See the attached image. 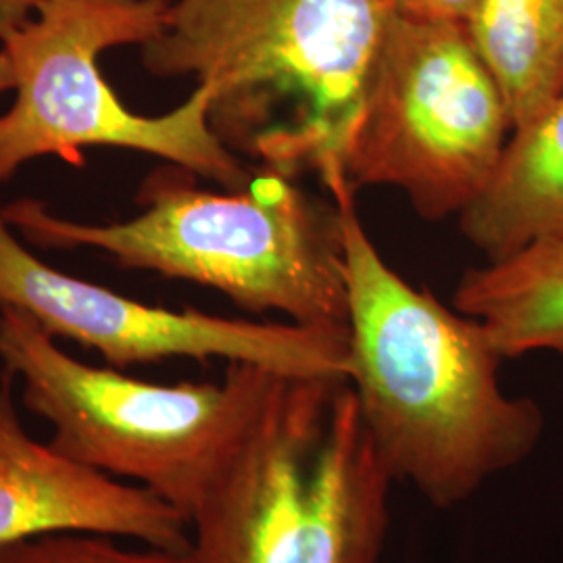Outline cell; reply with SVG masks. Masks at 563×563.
I'll return each instance as SVG.
<instances>
[{"label":"cell","mask_w":563,"mask_h":563,"mask_svg":"<svg viewBox=\"0 0 563 563\" xmlns=\"http://www.w3.org/2000/svg\"><path fill=\"white\" fill-rule=\"evenodd\" d=\"M453 307L483 323L504 360H563V239L537 241L462 276Z\"/></svg>","instance_id":"8fae6325"},{"label":"cell","mask_w":563,"mask_h":563,"mask_svg":"<svg viewBox=\"0 0 563 563\" xmlns=\"http://www.w3.org/2000/svg\"><path fill=\"white\" fill-rule=\"evenodd\" d=\"M463 23L514 130L563 97V0H478Z\"/></svg>","instance_id":"7c38bea8"},{"label":"cell","mask_w":563,"mask_h":563,"mask_svg":"<svg viewBox=\"0 0 563 563\" xmlns=\"http://www.w3.org/2000/svg\"><path fill=\"white\" fill-rule=\"evenodd\" d=\"M0 360L20 376L23 405L53 426L60 455L139 483L186 520L223 451L282 376L230 363L220 384L144 383L74 360L9 305H0Z\"/></svg>","instance_id":"5b68a950"},{"label":"cell","mask_w":563,"mask_h":563,"mask_svg":"<svg viewBox=\"0 0 563 563\" xmlns=\"http://www.w3.org/2000/svg\"><path fill=\"white\" fill-rule=\"evenodd\" d=\"M44 0H0V42H7L38 13Z\"/></svg>","instance_id":"9a60e30c"},{"label":"cell","mask_w":563,"mask_h":563,"mask_svg":"<svg viewBox=\"0 0 563 563\" xmlns=\"http://www.w3.org/2000/svg\"><path fill=\"white\" fill-rule=\"evenodd\" d=\"M341 223L349 302V384L395 484L439 509L470 501L543 439L539 402L509 397L483 323L384 262L344 174L325 180Z\"/></svg>","instance_id":"6da1fadb"},{"label":"cell","mask_w":563,"mask_h":563,"mask_svg":"<svg viewBox=\"0 0 563 563\" xmlns=\"http://www.w3.org/2000/svg\"><path fill=\"white\" fill-rule=\"evenodd\" d=\"M393 486L351 384L276 376L188 514V560L380 563Z\"/></svg>","instance_id":"3957f363"},{"label":"cell","mask_w":563,"mask_h":563,"mask_svg":"<svg viewBox=\"0 0 563 563\" xmlns=\"http://www.w3.org/2000/svg\"><path fill=\"white\" fill-rule=\"evenodd\" d=\"M107 537V534H104ZM95 532H55L0 549V563H190L188 553L128 549Z\"/></svg>","instance_id":"4fadbf2b"},{"label":"cell","mask_w":563,"mask_h":563,"mask_svg":"<svg viewBox=\"0 0 563 563\" xmlns=\"http://www.w3.org/2000/svg\"><path fill=\"white\" fill-rule=\"evenodd\" d=\"M167 2H172V0H167Z\"/></svg>","instance_id":"e0dca14e"},{"label":"cell","mask_w":563,"mask_h":563,"mask_svg":"<svg viewBox=\"0 0 563 563\" xmlns=\"http://www.w3.org/2000/svg\"><path fill=\"white\" fill-rule=\"evenodd\" d=\"M13 86H15V78H13L11 60L4 51H0V95L7 90H13Z\"/></svg>","instance_id":"2e32d148"},{"label":"cell","mask_w":563,"mask_h":563,"mask_svg":"<svg viewBox=\"0 0 563 563\" xmlns=\"http://www.w3.org/2000/svg\"><path fill=\"white\" fill-rule=\"evenodd\" d=\"M460 225L488 262L532 242L563 239V97L514 130L493 180Z\"/></svg>","instance_id":"30bf717a"},{"label":"cell","mask_w":563,"mask_h":563,"mask_svg":"<svg viewBox=\"0 0 563 563\" xmlns=\"http://www.w3.org/2000/svg\"><path fill=\"white\" fill-rule=\"evenodd\" d=\"M390 13L383 0H172L142 63L207 84L228 148L323 178L344 172Z\"/></svg>","instance_id":"7a4b0ae2"},{"label":"cell","mask_w":563,"mask_h":563,"mask_svg":"<svg viewBox=\"0 0 563 563\" xmlns=\"http://www.w3.org/2000/svg\"><path fill=\"white\" fill-rule=\"evenodd\" d=\"M55 532L115 534L174 553L190 549L188 520L162 497L34 441L7 374L0 384V549Z\"/></svg>","instance_id":"9c48e42d"},{"label":"cell","mask_w":563,"mask_h":563,"mask_svg":"<svg viewBox=\"0 0 563 563\" xmlns=\"http://www.w3.org/2000/svg\"><path fill=\"white\" fill-rule=\"evenodd\" d=\"M514 134L463 21L390 13L344 153L349 184L402 190L426 220L462 216Z\"/></svg>","instance_id":"52a82bcc"},{"label":"cell","mask_w":563,"mask_h":563,"mask_svg":"<svg viewBox=\"0 0 563 563\" xmlns=\"http://www.w3.org/2000/svg\"><path fill=\"white\" fill-rule=\"evenodd\" d=\"M384 4L405 15L465 21L476 9L478 0H383Z\"/></svg>","instance_id":"5bb4252c"},{"label":"cell","mask_w":563,"mask_h":563,"mask_svg":"<svg viewBox=\"0 0 563 563\" xmlns=\"http://www.w3.org/2000/svg\"><path fill=\"white\" fill-rule=\"evenodd\" d=\"M188 174H153L141 190L144 211L130 222H69L32 199L0 213L38 246L101 249L125 267L216 288L253 313L278 311L301 325H346L336 205H318L269 169L244 190L228 192L201 190Z\"/></svg>","instance_id":"277c9868"},{"label":"cell","mask_w":563,"mask_h":563,"mask_svg":"<svg viewBox=\"0 0 563 563\" xmlns=\"http://www.w3.org/2000/svg\"><path fill=\"white\" fill-rule=\"evenodd\" d=\"M0 305L30 313L53 334L99 351L111 367L163 360L251 363L292 378L349 383L346 325L260 323L172 311L74 278L27 253L0 213Z\"/></svg>","instance_id":"ba28073f"},{"label":"cell","mask_w":563,"mask_h":563,"mask_svg":"<svg viewBox=\"0 0 563 563\" xmlns=\"http://www.w3.org/2000/svg\"><path fill=\"white\" fill-rule=\"evenodd\" d=\"M167 7V0H44L34 20L2 42L15 102L0 115V184L46 155L80 165L88 146L148 153L225 190L251 184L253 174L211 125L207 84L174 111L146 118L128 109L102 76V51L157 38Z\"/></svg>","instance_id":"8992f818"}]
</instances>
